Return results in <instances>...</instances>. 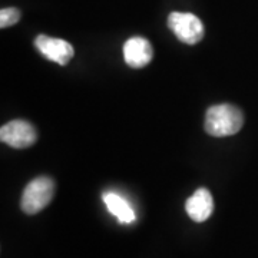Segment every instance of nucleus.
<instances>
[{"mask_svg": "<svg viewBox=\"0 0 258 258\" xmlns=\"http://www.w3.org/2000/svg\"><path fill=\"white\" fill-rule=\"evenodd\" d=\"M242 125H244L242 112L240 108L230 103L211 106L205 113V120H204L205 132L215 138L235 135L240 132Z\"/></svg>", "mask_w": 258, "mask_h": 258, "instance_id": "1", "label": "nucleus"}, {"mask_svg": "<svg viewBox=\"0 0 258 258\" xmlns=\"http://www.w3.org/2000/svg\"><path fill=\"white\" fill-rule=\"evenodd\" d=\"M55 195V181L46 175L32 179L20 198V208L28 215H35L46 208Z\"/></svg>", "mask_w": 258, "mask_h": 258, "instance_id": "2", "label": "nucleus"}, {"mask_svg": "<svg viewBox=\"0 0 258 258\" xmlns=\"http://www.w3.org/2000/svg\"><path fill=\"white\" fill-rule=\"evenodd\" d=\"M168 28L174 35L186 45H197L204 37V25L192 13L172 12L168 16Z\"/></svg>", "mask_w": 258, "mask_h": 258, "instance_id": "3", "label": "nucleus"}, {"mask_svg": "<svg viewBox=\"0 0 258 258\" xmlns=\"http://www.w3.org/2000/svg\"><path fill=\"white\" fill-rule=\"evenodd\" d=\"M0 139L3 144L16 149L32 147L37 141L35 126L25 119H15L5 123L0 128Z\"/></svg>", "mask_w": 258, "mask_h": 258, "instance_id": "4", "label": "nucleus"}, {"mask_svg": "<svg viewBox=\"0 0 258 258\" xmlns=\"http://www.w3.org/2000/svg\"><path fill=\"white\" fill-rule=\"evenodd\" d=\"M35 47L40 55H43L47 60L57 64H68L75 55L74 46L63 39L50 37L46 35H39L35 39Z\"/></svg>", "mask_w": 258, "mask_h": 258, "instance_id": "5", "label": "nucleus"}, {"mask_svg": "<svg viewBox=\"0 0 258 258\" xmlns=\"http://www.w3.org/2000/svg\"><path fill=\"white\" fill-rule=\"evenodd\" d=\"M154 57V49L151 42L141 36L129 37L123 45V59L128 66L141 69L147 66Z\"/></svg>", "mask_w": 258, "mask_h": 258, "instance_id": "6", "label": "nucleus"}, {"mask_svg": "<svg viewBox=\"0 0 258 258\" xmlns=\"http://www.w3.org/2000/svg\"><path fill=\"white\" fill-rule=\"evenodd\" d=\"M185 211L195 222L207 221L214 212V198L207 188H198L186 200Z\"/></svg>", "mask_w": 258, "mask_h": 258, "instance_id": "7", "label": "nucleus"}, {"mask_svg": "<svg viewBox=\"0 0 258 258\" xmlns=\"http://www.w3.org/2000/svg\"><path fill=\"white\" fill-rule=\"evenodd\" d=\"M102 200L106 205V208L109 210L112 215H115L118 218V221L122 224H131V222L135 221V212L132 210V207L129 205V203L120 197L119 194L112 192H103L102 195Z\"/></svg>", "mask_w": 258, "mask_h": 258, "instance_id": "8", "label": "nucleus"}, {"mask_svg": "<svg viewBox=\"0 0 258 258\" xmlns=\"http://www.w3.org/2000/svg\"><path fill=\"white\" fill-rule=\"evenodd\" d=\"M20 20V10L16 8H6L0 12V28H9Z\"/></svg>", "mask_w": 258, "mask_h": 258, "instance_id": "9", "label": "nucleus"}]
</instances>
